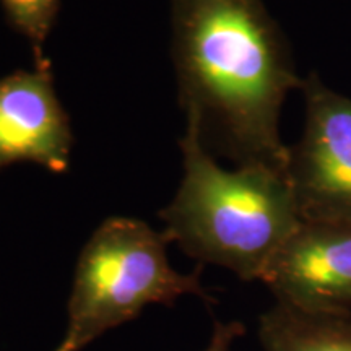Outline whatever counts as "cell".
<instances>
[{
  "mask_svg": "<svg viewBox=\"0 0 351 351\" xmlns=\"http://www.w3.org/2000/svg\"><path fill=\"white\" fill-rule=\"evenodd\" d=\"M263 351H351V315L304 313L275 302L258 320Z\"/></svg>",
  "mask_w": 351,
  "mask_h": 351,
  "instance_id": "7",
  "label": "cell"
},
{
  "mask_svg": "<svg viewBox=\"0 0 351 351\" xmlns=\"http://www.w3.org/2000/svg\"><path fill=\"white\" fill-rule=\"evenodd\" d=\"M245 333V327L238 320L232 322H215L212 340L205 351H230V348L239 337Z\"/></svg>",
  "mask_w": 351,
  "mask_h": 351,
  "instance_id": "9",
  "label": "cell"
},
{
  "mask_svg": "<svg viewBox=\"0 0 351 351\" xmlns=\"http://www.w3.org/2000/svg\"><path fill=\"white\" fill-rule=\"evenodd\" d=\"M72 145L70 121L56 95L49 62L0 78V169L32 161L62 173Z\"/></svg>",
  "mask_w": 351,
  "mask_h": 351,
  "instance_id": "6",
  "label": "cell"
},
{
  "mask_svg": "<svg viewBox=\"0 0 351 351\" xmlns=\"http://www.w3.org/2000/svg\"><path fill=\"white\" fill-rule=\"evenodd\" d=\"M179 145L184 178L174 200L160 212L171 243L244 282H262L302 221L287 174L265 166L223 169L191 129Z\"/></svg>",
  "mask_w": 351,
  "mask_h": 351,
  "instance_id": "2",
  "label": "cell"
},
{
  "mask_svg": "<svg viewBox=\"0 0 351 351\" xmlns=\"http://www.w3.org/2000/svg\"><path fill=\"white\" fill-rule=\"evenodd\" d=\"M262 282L278 304L351 315V223L301 221L271 258Z\"/></svg>",
  "mask_w": 351,
  "mask_h": 351,
  "instance_id": "5",
  "label": "cell"
},
{
  "mask_svg": "<svg viewBox=\"0 0 351 351\" xmlns=\"http://www.w3.org/2000/svg\"><path fill=\"white\" fill-rule=\"evenodd\" d=\"M179 103L202 147L287 174L280 112L298 90L291 46L262 0H173Z\"/></svg>",
  "mask_w": 351,
  "mask_h": 351,
  "instance_id": "1",
  "label": "cell"
},
{
  "mask_svg": "<svg viewBox=\"0 0 351 351\" xmlns=\"http://www.w3.org/2000/svg\"><path fill=\"white\" fill-rule=\"evenodd\" d=\"M166 232L145 221L114 217L101 223L78 257L67 306V328L56 351H82L150 304L173 306L195 295L210 301L200 269L182 275L168 261Z\"/></svg>",
  "mask_w": 351,
  "mask_h": 351,
  "instance_id": "3",
  "label": "cell"
},
{
  "mask_svg": "<svg viewBox=\"0 0 351 351\" xmlns=\"http://www.w3.org/2000/svg\"><path fill=\"white\" fill-rule=\"evenodd\" d=\"M306 124L288 150L287 178L302 221L351 223V98L309 73Z\"/></svg>",
  "mask_w": 351,
  "mask_h": 351,
  "instance_id": "4",
  "label": "cell"
},
{
  "mask_svg": "<svg viewBox=\"0 0 351 351\" xmlns=\"http://www.w3.org/2000/svg\"><path fill=\"white\" fill-rule=\"evenodd\" d=\"M7 21L15 32L28 39L36 65L49 62L44 59L43 47L49 38L59 15L60 0H0Z\"/></svg>",
  "mask_w": 351,
  "mask_h": 351,
  "instance_id": "8",
  "label": "cell"
}]
</instances>
